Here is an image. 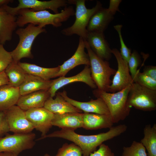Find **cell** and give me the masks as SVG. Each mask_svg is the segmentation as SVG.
<instances>
[{
	"label": "cell",
	"mask_w": 156,
	"mask_h": 156,
	"mask_svg": "<svg viewBox=\"0 0 156 156\" xmlns=\"http://www.w3.org/2000/svg\"><path fill=\"white\" fill-rule=\"evenodd\" d=\"M127 128L125 124H120L112 127L107 132L90 135H80L75 133L74 130L62 129L40 137L37 140L53 137L65 139L73 142L79 146L82 150L83 156H89L103 142L120 135L125 132Z\"/></svg>",
	"instance_id": "obj_1"
},
{
	"label": "cell",
	"mask_w": 156,
	"mask_h": 156,
	"mask_svg": "<svg viewBox=\"0 0 156 156\" xmlns=\"http://www.w3.org/2000/svg\"><path fill=\"white\" fill-rule=\"evenodd\" d=\"M73 6L66 7L61 12L53 14L47 10L35 11L29 9L18 10L16 13L18 15L16 23L18 26L22 27L31 23L44 28L46 25H51L58 27L62 25V23L67 21L75 14Z\"/></svg>",
	"instance_id": "obj_2"
},
{
	"label": "cell",
	"mask_w": 156,
	"mask_h": 156,
	"mask_svg": "<svg viewBox=\"0 0 156 156\" xmlns=\"http://www.w3.org/2000/svg\"><path fill=\"white\" fill-rule=\"evenodd\" d=\"M131 85L115 93H110L97 88L93 91L95 97L101 98L105 103L114 124L124 120L130 114L131 107L129 105L128 98Z\"/></svg>",
	"instance_id": "obj_3"
},
{
	"label": "cell",
	"mask_w": 156,
	"mask_h": 156,
	"mask_svg": "<svg viewBox=\"0 0 156 156\" xmlns=\"http://www.w3.org/2000/svg\"><path fill=\"white\" fill-rule=\"evenodd\" d=\"M85 2V0H67L68 3L76 5L75 19L72 25L61 31L62 34L66 36L77 34L86 40L88 34L87 27L89 20L92 16L102 7L101 3L97 1L94 7L87 8Z\"/></svg>",
	"instance_id": "obj_4"
},
{
	"label": "cell",
	"mask_w": 156,
	"mask_h": 156,
	"mask_svg": "<svg viewBox=\"0 0 156 156\" xmlns=\"http://www.w3.org/2000/svg\"><path fill=\"white\" fill-rule=\"evenodd\" d=\"M86 49L90 58L91 76L98 90L109 92L112 81L110 78L114 75L116 70L110 66L108 61L99 57L91 49L87 42L84 40Z\"/></svg>",
	"instance_id": "obj_5"
},
{
	"label": "cell",
	"mask_w": 156,
	"mask_h": 156,
	"mask_svg": "<svg viewBox=\"0 0 156 156\" xmlns=\"http://www.w3.org/2000/svg\"><path fill=\"white\" fill-rule=\"evenodd\" d=\"M46 32L44 28L31 23L25 28L18 29L16 33L19 37V42L16 48L10 52L13 61L18 63L24 58L32 59L31 50L34 40L39 34Z\"/></svg>",
	"instance_id": "obj_6"
},
{
	"label": "cell",
	"mask_w": 156,
	"mask_h": 156,
	"mask_svg": "<svg viewBox=\"0 0 156 156\" xmlns=\"http://www.w3.org/2000/svg\"><path fill=\"white\" fill-rule=\"evenodd\" d=\"M128 103L131 107L144 111L156 109V90L133 82L129 92Z\"/></svg>",
	"instance_id": "obj_7"
},
{
	"label": "cell",
	"mask_w": 156,
	"mask_h": 156,
	"mask_svg": "<svg viewBox=\"0 0 156 156\" xmlns=\"http://www.w3.org/2000/svg\"><path fill=\"white\" fill-rule=\"evenodd\" d=\"M0 137V153L7 152L17 156L23 151L34 146L36 135L31 132L25 134H7Z\"/></svg>",
	"instance_id": "obj_8"
},
{
	"label": "cell",
	"mask_w": 156,
	"mask_h": 156,
	"mask_svg": "<svg viewBox=\"0 0 156 156\" xmlns=\"http://www.w3.org/2000/svg\"><path fill=\"white\" fill-rule=\"evenodd\" d=\"M118 64V69L114 75L109 88V92L115 93L125 88L133 82L130 74L127 62L122 57L120 51L117 49H112Z\"/></svg>",
	"instance_id": "obj_9"
},
{
	"label": "cell",
	"mask_w": 156,
	"mask_h": 156,
	"mask_svg": "<svg viewBox=\"0 0 156 156\" xmlns=\"http://www.w3.org/2000/svg\"><path fill=\"white\" fill-rule=\"evenodd\" d=\"M10 131L14 134H25L31 132L34 128L27 118L25 111L17 105L4 111Z\"/></svg>",
	"instance_id": "obj_10"
},
{
	"label": "cell",
	"mask_w": 156,
	"mask_h": 156,
	"mask_svg": "<svg viewBox=\"0 0 156 156\" xmlns=\"http://www.w3.org/2000/svg\"><path fill=\"white\" fill-rule=\"evenodd\" d=\"M18 6L11 7L8 5L3 6L9 13L16 15L18 10L23 9H29L35 11H41L49 9L55 14L59 13L58 9L66 7L67 5V0H51L49 1H40L37 0H18Z\"/></svg>",
	"instance_id": "obj_11"
},
{
	"label": "cell",
	"mask_w": 156,
	"mask_h": 156,
	"mask_svg": "<svg viewBox=\"0 0 156 156\" xmlns=\"http://www.w3.org/2000/svg\"><path fill=\"white\" fill-rule=\"evenodd\" d=\"M26 117L34 129L41 133L42 137L52 127L54 114L44 107L31 109L25 111Z\"/></svg>",
	"instance_id": "obj_12"
},
{
	"label": "cell",
	"mask_w": 156,
	"mask_h": 156,
	"mask_svg": "<svg viewBox=\"0 0 156 156\" xmlns=\"http://www.w3.org/2000/svg\"><path fill=\"white\" fill-rule=\"evenodd\" d=\"M76 82H83L94 89L97 88L91 76L90 66H85L81 72L75 76L69 77H60L52 80L50 87L48 90L50 97L53 98L56 95L57 91L63 86L70 83Z\"/></svg>",
	"instance_id": "obj_13"
},
{
	"label": "cell",
	"mask_w": 156,
	"mask_h": 156,
	"mask_svg": "<svg viewBox=\"0 0 156 156\" xmlns=\"http://www.w3.org/2000/svg\"><path fill=\"white\" fill-rule=\"evenodd\" d=\"M85 48L84 40L79 37L78 46L75 53L70 58L59 66L60 70L57 77H65L70 70L80 65L90 66L89 57L88 53L85 51Z\"/></svg>",
	"instance_id": "obj_14"
},
{
	"label": "cell",
	"mask_w": 156,
	"mask_h": 156,
	"mask_svg": "<svg viewBox=\"0 0 156 156\" xmlns=\"http://www.w3.org/2000/svg\"><path fill=\"white\" fill-rule=\"evenodd\" d=\"M58 93L66 101L84 112L110 114L107 105L101 98L98 97L95 100L92 99L88 102H82L70 98L65 90Z\"/></svg>",
	"instance_id": "obj_15"
},
{
	"label": "cell",
	"mask_w": 156,
	"mask_h": 156,
	"mask_svg": "<svg viewBox=\"0 0 156 156\" xmlns=\"http://www.w3.org/2000/svg\"><path fill=\"white\" fill-rule=\"evenodd\" d=\"M92 51L99 58L108 61L112 57V49L104 33L88 32L86 40Z\"/></svg>",
	"instance_id": "obj_16"
},
{
	"label": "cell",
	"mask_w": 156,
	"mask_h": 156,
	"mask_svg": "<svg viewBox=\"0 0 156 156\" xmlns=\"http://www.w3.org/2000/svg\"><path fill=\"white\" fill-rule=\"evenodd\" d=\"M17 17L0 7V44L3 45L11 40L14 31L18 27Z\"/></svg>",
	"instance_id": "obj_17"
},
{
	"label": "cell",
	"mask_w": 156,
	"mask_h": 156,
	"mask_svg": "<svg viewBox=\"0 0 156 156\" xmlns=\"http://www.w3.org/2000/svg\"><path fill=\"white\" fill-rule=\"evenodd\" d=\"M50 97L48 90H41L21 96L16 105L22 110L44 107Z\"/></svg>",
	"instance_id": "obj_18"
},
{
	"label": "cell",
	"mask_w": 156,
	"mask_h": 156,
	"mask_svg": "<svg viewBox=\"0 0 156 156\" xmlns=\"http://www.w3.org/2000/svg\"><path fill=\"white\" fill-rule=\"evenodd\" d=\"M83 113L68 112L54 114L52 120V126L62 129H67L75 130L82 127Z\"/></svg>",
	"instance_id": "obj_19"
},
{
	"label": "cell",
	"mask_w": 156,
	"mask_h": 156,
	"mask_svg": "<svg viewBox=\"0 0 156 156\" xmlns=\"http://www.w3.org/2000/svg\"><path fill=\"white\" fill-rule=\"evenodd\" d=\"M114 124L110 114L83 113L82 127L86 129H109Z\"/></svg>",
	"instance_id": "obj_20"
},
{
	"label": "cell",
	"mask_w": 156,
	"mask_h": 156,
	"mask_svg": "<svg viewBox=\"0 0 156 156\" xmlns=\"http://www.w3.org/2000/svg\"><path fill=\"white\" fill-rule=\"evenodd\" d=\"M114 18L107 9L102 7L90 18L87 27L88 32L103 33Z\"/></svg>",
	"instance_id": "obj_21"
},
{
	"label": "cell",
	"mask_w": 156,
	"mask_h": 156,
	"mask_svg": "<svg viewBox=\"0 0 156 156\" xmlns=\"http://www.w3.org/2000/svg\"><path fill=\"white\" fill-rule=\"evenodd\" d=\"M51 81L27 73L24 81L19 87L21 96L38 91L48 90Z\"/></svg>",
	"instance_id": "obj_22"
},
{
	"label": "cell",
	"mask_w": 156,
	"mask_h": 156,
	"mask_svg": "<svg viewBox=\"0 0 156 156\" xmlns=\"http://www.w3.org/2000/svg\"><path fill=\"white\" fill-rule=\"evenodd\" d=\"M21 96L19 87L9 84L0 86V112L5 111L16 105Z\"/></svg>",
	"instance_id": "obj_23"
},
{
	"label": "cell",
	"mask_w": 156,
	"mask_h": 156,
	"mask_svg": "<svg viewBox=\"0 0 156 156\" xmlns=\"http://www.w3.org/2000/svg\"><path fill=\"white\" fill-rule=\"evenodd\" d=\"M54 99L50 97L44 107L54 114L68 112L81 113L82 111L66 101L58 93Z\"/></svg>",
	"instance_id": "obj_24"
},
{
	"label": "cell",
	"mask_w": 156,
	"mask_h": 156,
	"mask_svg": "<svg viewBox=\"0 0 156 156\" xmlns=\"http://www.w3.org/2000/svg\"><path fill=\"white\" fill-rule=\"evenodd\" d=\"M18 63L27 73L46 80H50V79L56 77L60 70L59 66L54 68H47L26 62H19Z\"/></svg>",
	"instance_id": "obj_25"
},
{
	"label": "cell",
	"mask_w": 156,
	"mask_h": 156,
	"mask_svg": "<svg viewBox=\"0 0 156 156\" xmlns=\"http://www.w3.org/2000/svg\"><path fill=\"white\" fill-rule=\"evenodd\" d=\"M4 72L9 80V84L16 87H19L24 81L27 73L19 65L13 61Z\"/></svg>",
	"instance_id": "obj_26"
},
{
	"label": "cell",
	"mask_w": 156,
	"mask_h": 156,
	"mask_svg": "<svg viewBox=\"0 0 156 156\" xmlns=\"http://www.w3.org/2000/svg\"><path fill=\"white\" fill-rule=\"evenodd\" d=\"M141 142L147 151L148 156H156V124L146 125L143 130Z\"/></svg>",
	"instance_id": "obj_27"
},
{
	"label": "cell",
	"mask_w": 156,
	"mask_h": 156,
	"mask_svg": "<svg viewBox=\"0 0 156 156\" xmlns=\"http://www.w3.org/2000/svg\"><path fill=\"white\" fill-rule=\"evenodd\" d=\"M121 156H148L142 143L133 141L129 146H124Z\"/></svg>",
	"instance_id": "obj_28"
},
{
	"label": "cell",
	"mask_w": 156,
	"mask_h": 156,
	"mask_svg": "<svg viewBox=\"0 0 156 156\" xmlns=\"http://www.w3.org/2000/svg\"><path fill=\"white\" fill-rule=\"evenodd\" d=\"M81 148L74 143H66L58 150L55 156H82Z\"/></svg>",
	"instance_id": "obj_29"
},
{
	"label": "cell",
	"mask_w": 156,
	"mask_h": 156,
	"mask_svg": "<svg viewBox=\"0 0 156 156\" xmlns=\"http://www.w3.org/2000/svg\"><path fill=\"white\" fill-rule=\"evenodd\" d=\"M133 82L148 88L156 90V80L140 72L138 70L133 79Z\"/></svg>",
	"instance_id": "obj_30"
},
{
	"label": "cell",
	"mask_w": 156,
	"mask_h": 156,
	"mask_svg": "<svg viewBox=\"0 0 156 156\" xmlns=\"http://www.w3.org/2000/svg\"><path fill=\"white\" fill-rule=\"evenodd\" d=\"M141 62L139 54L136 51L133 50L128 62L130 74L133 79L138 70V68Z\"/></svg>",
	"instance_id": "obj_31"
},
{
	"label": "cell",
	"mask_w": 156,
	"mask_h": 156,
	"mask_svg": "<svg viewBox=\"0 0 156 156\" xmlns=\"http://www.w3.org/2000/svg\"><path fill=\"white\" fill-rule=\"evenodd\" d=\"M122 27V25H117L114 26V29L118 33L121 45L120 54L122 58L127 62H128L131 54V49L125 44L121 34V30Z\"/></svg>",
	"instance_id": "obj_32"
},
{
	"label": "cell",
	"mask_w": 156,
	"mask_h": 156,
	"mask_svg": "<svg viewBox=\"0 0 156 156\" xmlns=\"http://www.w3.org/2000/svg\"><path fill=\"white\" fill-rule=\"evenodd\" d=\"M13 61L10 52L6 51L3 45L0 44V73L4 71Z\"/></svg>",
	"instance_id": "obj_33"
},
{
	"label": "cell",
	"mask_w": 156,
	"mask_h": 156,
	"mask_svg": "<svg viewBox=\"0 0 156 156\" xmlns=\"http://www.w3.org/2000/svg\"><path fill=\"white\" fill-rule=\"evenodd\" d=\"M89 156H115L114 153L107 145L102 144L99 149L91 153Z\"/></svg>",
	"instance_id": "obj_34"
},
{
	"label": "cell",
	"mask_w": 156,
	"mask_h": 156,
	"mask_svg": "<svg viewBox=\"0 0 156 156\" xmlns=\"http://www.w3.org/2000/svg\"><path fill=\"white\" fill-rule=\"evenodd\" d=\"M10 131L8 124L4 112H0V137H3Z\"/></svg>",
	"instance_id": "obj_35"
},
{
	"label": "cell",
	"mask_w": 156,
	"mask_h": 156,
	"mask_svg": "<svg viewBox=\"0 0 156 156\" xmlns=\"http://www.w3.org/2000/svg\"><path fill=\"white\" fill-rule=\"evenodd\" d=\"M122 1L121 0H110L109 7L107 8L109 12L114 16L116 12H120L119 6Z\"/></svg>",
	"instance_id": "obj_36"
},
{
	"label": "cell",
	"mask_w": 156,
	"mask_h": 156,
	"mask_svg": "<svg viewBox=\"0 0 156 156\" xmlns=\"http://www.w3.org/2000/svg\"><path fill=\"white\" fill-rule=\"evenodd\" d=\"M143 73L146 75L156 80V66H145L143 69Z\"/></svg>",
	"instance_id": "obj_37"
},
{
	"label": "cell",
	"mask_w": 156,
	"mask_h": 156,
	"mask_svg": "<svg viewBox=\"0 0 156 156\" xmlns=\"http://www.w3.org/2000/svg\"><path fill=\"white\" fill-rule=\"evenodd\" d=\"M9 84V79L4 71L0 73V86Z\"/></svg>",
	"instance_id": "obj_38"
},
{
	"label": "cell",
	"mask_w": 156,
	"mask_h": 156,
	"mask_svg": "<svg viewBox=\"0 0 156 156\" xmlns=\"http://www.w3.org/2000/svg\"><path fill=\"white\" fill-rule=\"evenodd\" d=\"M11 0H0V7L8 5L9 3L12 2Z\"/></svg>",
	"instance_id": "obj_39"
},
{
	"label": "cell",
	"mask_w": 156,
	"mask_h": 156,
	"mask_svg": "<svg viewBox=\"0 0 156 156\" xmlns=\"http://www.w3.org/2000/svg\"><path fill=\"white\" fill-rule=\"evenodd\" d=\"M0 156H17L14 154L10 153L3 152L0 153Z\"/></svg>",
	"instance_id": "obj_40"
},
{
	"label": "cell",
	"mask_w": 156,
	"mask_h": 156,
	"mask_svg": "<svg viewBox=\"0 0 156 156\" xmlns=\"http://www.w3.org/2000/svg\"><path fill=\"white\" fill-rule=\"evenodd\" d=\"M44 156H51L50 155H49L48 154H47V153H46V154H45Z\"/></svg>",
	"instance_id": "obj_41"
}]
</instances>
